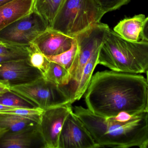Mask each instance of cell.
Segmentation results:
<instances>
[{
	"label": "cell",
	"instance_id": "7c38bea8",
	"mask_svg": "<svg viewBox=\"0 0 148 148\" xmlns=\"http://www.w3.org/2000/svg\"><path fill=\"white\" fill-rule=\"evenodd\" d=\"M35 0H14L0 6V31L34 10Z\"/></svg>",
	"mask_w": 148,
	"mask_h": 148
},
{
	"label": "cell",
	"instance_id": "484cf974",
	"mask_svg": "<svg viewBox=\"0 0 148 148\" xmlns=\"http://www.w3.org/2000/svg\"><path fill=\"white\" fill-rule=\"evenodd\" d=\"M14 108H16L12 107H8V106H5V105L0 104V111H3V110H9V109H13Z\"/></svg>",
	"mask_w": 148,
	"mask_h": 148
},
{
	"label": "cell",
	"instance_id": "4fadbf2b",
	"mask_svg": "<svg viewBox=\"0 0 148 148\" xmlns=\"http://www.w3.org/2000/svg\"><path fill=\"white\" fill-rule=\"evenodd\" d=\"M144 14L136 15L131 18L120 21L114 28V31L127 41H139L141 38L143 24L146 19Z\"/></svg>",
	"mask_w": 148,
	"mask_h": 148
},
{
	"label": "cell",
	"instance_id": "e0dca14e",
	"mask_svg": "<svg viewBox=\"0 0 148 148\" xmlns=\"http://www.w3.org/2000/svg\"><path fill=\"white\" fill-rule=\"evenodd\" d=\"M43 76L61 87L68 85L72 81L70 72L62 66L53 62L49 63L48 68L43 74Z\"/></svg>",
	"mask_w": 148,
	"mask_h": 148
},
{
	"label": "cell",
	"instance_id": "4316f807",
	"mask_svg": "<svg viewBox=\"0 0 148 148\" xmlns=\"http://www.w3.org/2000/svg\"><path fill=\"white\" fill-rule=\"evenodd\" d=\"M13 1L14 0H0V6H2Z\"/></svg>",
	"mask_w": 148,
	"mask_h": 148
},
{
	"label": "cell",
	"instance_id": "cb8c5ba5",
	"mask_svg": "<svg viewBox=\"0 0 148 148\" xmlns=\"http://www.w3.org/2000/svg\"><path fill=\"white\" fill-rule=\"evenodd\" d=\"M141 39L143 41L148 42V17L146 18L141 34Z\"/></svg>",
	"mask_w": 148,
	"mask_h": 148
},
{
	"label": "cell",
	"instance_id": "ac0fdd59",
	"mask_svg": "<svg viewBox=\"0 0 148 148\" xmlns=\"http://www.w3.org/2000/svg\"><path fill=\"white\" fill-rule=\"evenodd\" d=\"M77 51V44L75 38V41L70 49L60 54L47 57L49 61L62 66L70 72L76 56Z\"/></svg>",
	"mask_w": 148,
	"mask_h": 148
},
{
	"label": "cell",
	"instance_id": "30bf717a",
	"mask_svg": "<svg viewBox=\"0 0 148 148\" xmlns=\"http://www.w3.org/2000/svg\"><path fill=\"white\" fill-rule=\"evenodd\" d=\"M75 37L49 28L39 35L31 43L36 49L46 56L60 54L70 49Z\"/></svg>",
	"mask_w": 148,
	"mask_h": 148
},
{
	"label": "cell",
	"instance_id": "f1b7e54d",
	"mask_svg": "<svg viewBox=\"0 0 148 148\" xmlns=\"http://www.w3.org/2000/svg\"><path fill=\"white\" fill-rule=\"evenodd\" d=\"M145 111L147 112L148 113V98H147V106H146V109H145Z\"/></svg>",
	"mask_w": 148,
	"mask_h": 148
},
{
	"label": "cell",
	"instance_id": "ffe728a7",
	"mask_svg": "<svg viewBox=\"0 0 148 148\" xmlns=\"http://www.w3.org/2000/svg\"><path fill=\"white\" fill-rule=\"evenodd\" d=\"M31 50L29 55V61L31 66L43 74L47 70L50 61L46 56L36 49L30 44Z\"/></svg>",
	"mask_w": 148,
	"mask_h": 148
},
{
	"label": "cell",
	"instance_id": "83f0119b",
	"mask_svg": "<svg viewBox=\"0 0 148 148\" xmlns=\"http://www.w3.org/2000/svg\"><path fill=\"white\" fill-rule=\"evenodd\" d=\"M140 148H148V139L141 146Z\"/></svg>",
	"mask_w": 148,
	"mask_h": 148
},
{
	"label": "cell",
	"instance_id": "603a6c76",
	"mask_svg": "<svg viewBox=\"0 0 148 148\" xmlns=\"http://www.w3.org/2000/svg\"><path fill=\"white\" fill-rule=\"evenodd\" d=\"M29 53L28 54H16L8 56H0V63L8 60L19 58H29Z\"/></svg>",
	"mask_w": 148,
	"mask_h": 148
},
{
	"label": "cell",
	"instance_id": "f546056e",
	"mask_svg": "<svg viewBox=\"0 0 148 148\" xmlns=\"http://www.w3.org/2000/svg\"><path fill=\"white\" fill-rule=\"evenodd\" d=\"M146 74H147V83H148V70H147V73H146Z\"/></svg>",
	"mask_w": 148,
	"mask_h": 148
},
{
	"label": "cell",
	"instance_id": "ba28073f",
	"mask_svg": "<svg viewBox=\"0 0 148 148\" xmlns=\"http://www.w3.org/2000/svg\"><path fill=\"white\" fill-rule=\"evenodd\" d=\"M99 148L82 121L72 111L66 120L60 138L59 148Z\"/></svg>",
	"mask_w": 148,
	"mask_h": 148
},
{
	"label": "cell",
	"instance_id": "9c48e42d",
	"mask_svg": "<svg viewBox=\"0 0 148 148\" xmlns=\"http://www.w3.org/2000/svg\"><path fill=\"white\" fill-rule=\"evenodd\" d=\"M42 76L40 71L31 66L28 58L0 63V81L10 87L28 83Z\"/></svg>",
	"mask_w": 148,
	"mask_h": 148
},
{
	"label": "cell",
	"instance_id": "44dd1931",
	"mask_svg": "<svg viewBox=\"0 0 148 148\" xmlns=\"http://www.w3.org/2000/svg\"><path fill=\"white\" fill-rule=\"evenodd\" d=\"M30 45L29 46L17 45L0 39V56L28 54L30 52Z\"/></svg>",
	"mask_w": 148,
	"mask_h": 148
},
{
	"label": "cell",
	"instance_id": "3957f363",
	"mask_svg": "<svg viewBox=\"0 0 148 148\" xmlns=\"http://www.w3.org/2000/svg\"><path fill=\"white\" fill-rule=\"evenodd\" d=\"M105 14L96 0H65L49 28L75 37L99 23Z\"/></svg>",
	"mask_w": 148,
	"mask_h": 148
},
{
	"label": "cell",
	"instance_id": "6da1fadb",
	"mask_svg": "<svg viewBox=\"0 0 148 148\" xmlns=\"http://www.w3.org/2000/svg\"><path fill=\"white\" fill-rule=\"evenodd\" d=\"M148 95L143 76L106 70L92 76L84 100L92 113L110 118L121 113L134 115L145 111Z\"/></svg>",
	"mask_w": 148,
	"mask_h": 148
},
{
	"label": "cell",
	"instance_id": "7a4b0ae2",
	"mask_svg": "<svg viewBox=\"0 0 148 148\" xmlns=\"http://www.w3.org/2000/svg\"><path fill=\"white\" fill-rule=\"evenodd\" d=\"M98 64L116 72L146 74L148 42L127 41L110 29L100 49Z\"/></svg>",
	"mask_w": 148,
	"mask_h": 148
},
{
	"label": "cell",
	"instance_id": "5b68a950",
	"mask_svg": "<svg viewBox=\"0 0 148 148\" xmlns=\"http://www.w3.org/2000/svg\"><path fill=\"white\" fill-rule=\"evenodd\" d=\"M110 30L108 24L100 22L75 36L77 54L70 71L74 87L79 82L86 63L96 52L100 50Z\"/></svg>",
	"mask_w": 148,
	"mask_h": 148
},
{
	"label": "cell",
	"instance_id": "d6986e66",
	"mask_svg": "<svg viewBox=\"0 0 148 148\" xmlns=\"http://www.w3.org/2000/svg\"><path fill=\"white\" fill-rule=\"evenodd\" d=\"M0 104L14 108H35L38 107L32 102L12 91L5 93L0 96Z\"/></svg>",
	"mask_w": 148,
	"mask_h": 148
},
{
	"label": "cell",
	"instance_id": "52a82bcc",
	"mask_svg": "<svg viewBox=\"0 0 148 148\" xmlns=\"http://www.w3.org/2000/svg\"><path fill=\"white\" fill-rule=\"evenodd\" d=\"M73 111L71 104L43 110L39 123V130L44 148H59L60 136L63 125Z\"/></svg>",
	"mask_w": 148,
	"mask_h": 148
},
{
	"label": "cell",
	"instance_id": "9a60e30c",
	"mask_svg": "<svg viewBox=\"0 0 148 148\" xmlns=\"http://www.w3.org/2000/svg\"><path fill=\"white\" fill-rule=\"evenodd\" d=\"M100 50L92 56L84 67L80 80L74 87L73 92L72 94V104L76 101L80 100L85 94L90 83L94 70L98 64Z\"/></svg>",
	"mask_w": 148,
	"mask_h": 148
},
{
	"label": "cell",
	"instance_id": "8fae6325",
	"mask_svg": "<svg viewBox=\"0 0 148 148\" xmlns=\"http://www.w3.org/2000/svg\"><path fill=\"white\" fill-rule=\"evenodd\" d=\"M44 148L39 125L33 128L8 133L0 138V148Z\"/></svg>",
	"mask_w": 148,
	"mask_h": 148
},
{
	"label": "cell",
	"instance_id": "5bb4252c",
	"mask_svg": "<svg viewBox=\"0 0 148 148\" xmlns=\"http://www.w3.org/2000/svg\"><path fill=\"white\" fill-rule=\"evenodd\" d=\"M38 125V122L30 118L0 113V138L8 133L33 128Z\"/></svg>",
	"mask_w": 148,
	"mask_h": 148
},
{
	"label": "cell",
	"instance_id": "d4e9b609",
	"mask_svg": "<svg viewBox=\"0 0 148 148\" xmlns=\"http://www.w3.org/2000/svg\"><path fill=\"white\" fill-rule=\"evenodd\" d=\"M10 91V87L7 83L0 81V96Z\"/></svg>",
	"mask_w": 148,
	"mask_h": 148
},
{
	"label": "cell",
	"instance_id": "2e32d148",
	"mask_svg": "<svg viewBox=\"0 0 148 148\" xmlns=\"http://www.w3.org/2000/svg\"><path fill=\"white\" fill-rule=\"evenodd\" d=\"M65 0H35L34 10L50 28Z\"/></svg>",
	"mask_w": 148,
	"mask_h": 148
},
{
	"label": "cell",
	"instance_id": "8992f818",
	"mask_svg": "<svg viewBox=\"0 0 148 148\" xmlns=\"http://www.w3.org/2000/svg\"><path fill=\"white\" fill-rule=\"evenodd\" d=\"M49 28L45 20L34 10L1 30L0 39L13 44L29 46Z\"/></svg>",
	"mask_w": 148,
	"mask_h": 148
},
{
	"label": "cell",
	"instance_id": "277c9868",
	"mask_svg": "<svg viewBox=\"0 0 148 148\" xmlns=\"http://www.w3.org/2000/svg\"><path fill=\"white\" fill-rule=\"evenodd\" d=\"M11 91L43 109L71 104L72 95L43 76L28 83L10 87Z\"/></svg>",
	"mask_w": 148,
	"mask_h": 148
},
{
	"label": "cell",
	"instance_id": "7402d4cb",
	"mask_svg": "<svg viewBox=\"0 0 148 148\" xmlns=\"http://www.w3.org/2000/svg\"><path fill=\"white\" fill-rule=\"evenodd\" d=\"M101 7L105 14L116 10L125 4L130 0H96Z\"/></svg>",
	"mask_w": 148,
	"mask_h": 148
}]
</instances>
